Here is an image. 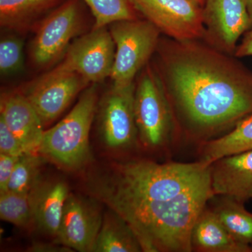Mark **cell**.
<instances>
[{
  "label": "cell",
  "instance_id": "6",
  "mask_svg": "<svg viewBox=\"0 0 252 252\" xmlns=\"http://www.w3.org/2000/svg\"><path fill=\"white\" fill-rule=\"evenodd\" d=\"M81 0H65L43 20L32 45L36 66L46 67L65 54L82 26Z\"/></svg>",
  "mask_w": 252,
  "mask_h": 252
},
{
  "label": "cell",
  "instance_id": "22",
  "mask_svg": "<svg viewBox=\"0 0 252 252\" xmlns=\"http://www.w3.org/2000/svg\"><path fill=\"white\" fill-rule=\"evenodd\" d=\"M0 218L18 228H34L29 194L8 191L0 194Z\"/></svg>",
  "mask_w": 252,
  "mask_h": 252
},
{
  "label": "cell",
  "instance_id": "23",
  "mask_svg": "<svg viewBox=\"0 0 252 252\" xmlns=\"http://www.w3.org/2000/svg\"><path fill=\"white\" fill-rule=\"evenodd\" d=\"M42 158L39 154L29 153L19 157L10 179L8 190L30 194L42 179Z\"/></svg>",
  "mask_w": 252,
  "mask_h": 252
},
{
  "label": "cell",
  "instance_id": "21",
  "mask_svg": "<svg viewBox=\"0 0 252 252\" xmlns=\"http://www.w3.org/2000/svg\"><path fill=\"white\" fill-rule=\"evenodd\" d=\"M94 18V28L107 27L113 23L140 18L133 0H82Z\"/></svg>",
  "mask_w": 252,
  "mask_h": 252
},
{
  "label": "cell",
  "instance_id": "2",
  "mask_svg": "<svg viewBox=\"0 0 252 252\" xmlns=\"http://www.w3.org/2000/svg\"><path fill=\"white\" fill-rule=\"evenodd\" d=\"M202 39H160L154 66L177 124L204 142L252 114V72Z\"/></svg>",
  "mask_w": 252,
  "mask_h": 252
},
{
  "label": "cell",
  "instance_id": "19",
  "mask_svg": "<svg viewBox=\"0 0 252 252\" xmlns=\"http://www.w3.org/2000/svg\"><path fill=\"white\" fill-rule=\"evenodd\" d=\"M219 197L210 208L235 240L251 245L252 213L245 209L244 203L228 197Z\"/></svg>",
  "mask_w": 252,
  "mask_h": 252
},
{
  "label": "cell",
  "instance_id": "29",
  "mask_svg": "<svg viewBox=\"0 0 252 252\" xmlns=\"http://www.w3.org/2000/svg\"><path fill=\"white\" fill-rule=\"evenodd\" d=\"M246 2L249 13L252 18V0H246Z\"/></svg>",
  "mask_w": 252,
  "mask_h": 252
},
{
  "label": "cell",
  "instance_id": "13",
  "mask_svg": "<svg viewBox=\"0 0 252 252\" xmlns=\"http://www.w3.org/2000/svg\"><path fill=\"white\" fill-rule=\"evenodd\" d=\"M0 119L21 141L28 153L39 154L45 131L44 126L22 92L12 91L1 94Z\"/></svg>",
  "mask_w": 252,
  "mask_h": 252
},
{
  "label": "cell",
  "instance_id": "9",
  "mask_svg": "<svg viewBox=\"0 0 252 252\" xmlns=\"http://www.w3.org/2000/svg\"><path fill=\"white\" fill-rule=\"evenodd\" d=\"M114 57L115 44L109 30L94 28L72 41L57 67L77 73L91 84H97L111 77Z\"/></svg>",
  "mask_w": 252,
  "mask_h": 252
},
{
  "label": "cell",
  "instance_id": "8",
  "mask_svg": "<svg viewBox=\"0 0 252 252\" xmlns=\"http://www.w3.org/2000/svg\"><path fill=\"white\" fill-rule=\"evenodd\" d=\"M135 82L126 86L113 84L99 104V133L107 148L126 151L138 140L134 101Z\"/></svg>",
  "mask_w": 252,
  "mask_h": 252
},
{
  "label": "cell",
  "instance_id": "15",
  "mask_svg": "<svg viewBox=\"0 0 252 252\" xmlns=\"http://www.w3.org/2000/svg\"><path fill=\"white\" fill-rule=\"evenodd\" d=\"M69 193V187L64 181L41 179L29 194L34 228L55 239Z\"/></svg>",
  "mask_w": 252,
  "mask_h": 252
},
{
  "label": "cell",
  "instance_id": "14",
  "mask_svg": "<svg viewBox=\"0 0 252 252\" xmlns=\"http://www.w3.org/2000/svg\"><path fill=\"white\" fill-rule=\"evenodd\" d=\"M211 177L215 195L245 203L252 198V150L212 162Z\"/></svg>",
  "mask_w": 252,
  "mask_h": 252
},
{
  "label": "cell",
  "instance_id": "20",
  "mask_svg": "<svg viewBox=\"0 0 252 252\" xmlns=\"http://www.w3.org/2000/svg\"><path fill=\"white\" fill-rule=\"evenodd\" d=\"M65 0H0V23L3 28L21 29L35 18L56 9Z\"/></svg>",
  "mask_w": 252,
  "mask_h": 252
},
{
  "label": "cell",
  "instance_id": "10",
  "mask_svg": "<svg viewBox=\"0 0 252 252\" xmlns=\"http://www.w3.org/2000/svg\"><path fill=\"white\" fill-rule=\"evenodd\" d=\"M91 85L80 74L56 67L21 91L44 127L56 120L78 94Z\"/></svg>",
  "mask_w": 252,
  "mask_h": 252
},
{
  "label": "cell",
  "instance_id": "1",
  "mask_svg": "<svg viewBox=\"0 0 252 252\" xmlns=\"http://www.w3.org/2000/svg\"><path fill=\"white\" fill-rule=\"evenodd\" d=\"M211 167L201 160H123L89 175L86 189L127 222L142 252H190L193 225L215 196Z\"/></svg>",
  "mask_w": 252,
  "mask_h": 252
},
{
  "label": "cell",
  "instance_id": "11",
  "mask_svg": "<svg viewBox=\"0 0 252 252\" xmlns=\"http://www.w3.org/2000/svg\"><path fill=\"white\" fill-rule=\"evenodd\" d=\"M203 21V40L233 56L238 39L252 28L246 0H205Z\"/></svg>",
  "mask_w": 252,
  "mask_h": 252
},
{
  "label": "cell",
  "instance_id": "31",
  "mask_svg": "<svg viewBox=\"0 0 252 252\" xmlns=\"http://www.w3.org/2000/svg\"></svg>",
  "mask_w": 252,
  "mask_h": 252
},
{
  "label": "cell",
  "instance_id": "25",
  "mask_svg": "<svg viewBox=\"0 0 252 252\" xmlns=\"http://www.w3.org/2000/svg\"><path fill=\"white\" fill-rule=\"evenodd\" d=\"M0 154L17 157L29 154L1 119H0Z\"/></svg>",
  "mask_w": 252,
  "mask_h": 252
},
{
  "label": "cell",
  "instance_id": "16",
  "mask_svg": "<svg viewBox=\"0 0 252 252\" xmlns=\"http://www.w3.org/2000/svg\"><path fill=\"white\" fill-rule=\"evenodd\" d=\"M192 250L198 252H251V245L239 243L210 207H205L191 232Z\"/></svg>",
  "mask_w": 252,
  "mask_h": 252
},
{
  "label": "cell",
  "instance_id": "4",
  "mask_svg": "<svg viewBox=\"0 0 252 252\" xmlns=\"http://www.w3.org/2000/svg\"><path fill=\"white\" fill-rule=\"evenodd\" d=\"M134 110L141 144L151 150L167 145L177 126L171 105L154 64L148 63L135 83Z\"/></svg>",
  "mask_w": 252,
  "mask_h": 252
},
{
  "label": "cell",
  "instance_id": "12",
  "mask_svg": "<svg viewBox=\"0 0 252 252\" xmlns=\"http://www.w3.org/2000/svg\"><path fill=\"white\" fill-rule=\"evenodd\" d=\"M96 200L69 194L54 239L56 243L74 252H93L103 219Z\"/></svg>",
  "mask_w": 252,
  "mask_h": 252
},
{
  "label": "cell",
  "instance_id": "3",
  "mask_svg": "<svg viewBox=\"0 0 252 252\" xmlns=\"http://www.w3.org/2000/svg\"><path fill=\"white\" fill-rule=\"evenodd\" d=\"M97 106V86L92 84L63 120L44 131L39 154L67 170L84 166L91 157L89 137Z\"/></svg>",
  "mask_w": 252,
  "mask_h": 252
},
{
  "label": "cell",
  "instance_id": "24",
  "mask_svg": "<svg viewBox=\"0 0 252 252\" xmlns=\"http://www.w3.org/2000/svg\"><path fill=\"white\" fill-rule=\"evenodd\" d=\"M24 68L23 41L18 36H8L0 41V72L1 75H14Z\"/></svg>",
  "mask_w": 252,
  "mask_h": 252
},
{
  "label": "cell",
  "instance_id": "30",
  "mask_svg": "<svg viewBox=\"0 0 252 252\" xmlns=\"http://www.w3.org/2000/svg\"><path fill=\"white\" fill-rule=\"evenodd\" d=\"M198 1H199V2L200 3V4H201L203 6L204 1H205V0H198Z\"/></svg>",
  "mask_w": 252,
  "mask_h": 252
},
{
  "label": "cell",
  "instance_id": "5",
  "mask_svg": "<svg viewBox=\"0 0 252 252\" xmlns=\"http://www.w3.org/2000/svg\"><path fill=\"white\" fill-rule=\"evenodd\" d=\"M109 26L115 44L110 79L114 85H129L157 51L161 32L145 18L117 21Z\"/></svg>",
  "mask_w": 252,
  "mask_h": 252
},
{
  "label": "cell",
  "instance_id": "27",
  "mask_svg": "<svg viewBox=\"0 0 252 252\" xmlns=\"http://www.w3.org/2000/svg\"><path fill=\"white\" fill-rule=\"evenodd\" d=\"M29 252H74L70 248L61 245V244L56 243L54 241L52 243H39L33 244L28 249Z\"/></svg>",
  "mask_w": 252,
  "mask_h": 252
},
{
  "label": "cell",
  "instance_id": "18",
  "mask_svg": "<svg viewBox=\"0 0 252 252\" xmlns=\"http://www.w3.org/2000/svg\"><path fill=\"white\" fill-rule=\"evenodd\" d=\"M200 149V160L210 163L228 156L252 151V114L242 119L225 135L204 142Z\"/></svg>",
  "mask_w": 252,
  "mask_h": 252
},
{
  "label": "cell",
  "instance_id": "17",
  "mask_svg": "<svg viewBox=\"0 0 252 252\" xmlns=\"http://www.w3.org/2000/svg\"><path fill=\"white\" fill-rule=\"evenodd\" d=\"M141 252L140 244L127 222L109 207L103 215L93 252Z\"/></svg>",
  "mask_w": 252,
  "mask_h": 252
},
{
  "label": "cell",
  "instance_id": "7",
  "mask_svg": "<svg viewBox=\"0 0 252 252\" xmlns=\"http://www.w3.org/2000/svg\"><path fill=\"white\" fill-rule=\"evenodd\" d=\"M141 16L167 37L178 41L203 39V6L198 0H133Z\"/></svg>",
  "mask_w": 252,
  "mask_h": 252
},
{
  "label": "cell",
  "instance_id": "26",
  "mask_svg": "<svg viewBox=\"0 0 252 252\" xmlns=\"http://www.w3.org/2000/svg\"><path fill=\"white\" fill-rule=\"evenodd\" d=\"M19 157L0 154V194L8 191L10 179Z\"/></svg>",
  "mask_w": 252,
  "mask_h": 252
},
{
  "label": "cell",
  "instance_id": "28",
  "mask_svg": "<svg viewBox=\"0 0 252 252\" xmlns=\"http://www.w3.org/2000/svg\"><path fill=\"white\" fill-rule=\"evenodd\" d=\"M234 56L235 58L252 56V28L247 32L241 44L237 46Z\"/></svg>",
  "mask_w": 252,
  "mask_h": 252
}]
</instances>
